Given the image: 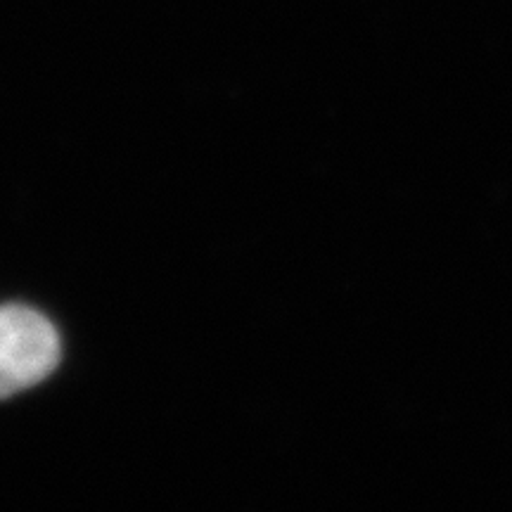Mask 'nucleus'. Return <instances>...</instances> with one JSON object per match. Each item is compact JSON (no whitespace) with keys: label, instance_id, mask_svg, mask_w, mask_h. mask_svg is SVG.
<instances>
[{"label":"nucleus","instance_id":"obj_1","mask_svg":"<svg viewBox=\"0 0 512 512\" xmlns=\"http://www.w3.org/2000/svg\"><path fill=\"white\" fill-rule=\"evenodd\" d=\"M60 363L53 323L29 306H0V399L36 387Z\"/></svg>","mask_w":512,"mask_h":512}]
</instances>
